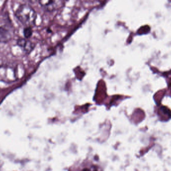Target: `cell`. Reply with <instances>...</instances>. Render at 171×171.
<instances>
[{"label": "cell", "instance_id": "7a4b0ae2", "mask_svg": "<svg viewBox=\"0 0 171 171\" xmlns=\"http://www.w3.org/2000/svg\"><path fill=\"white\" fill-rule=\"evenodd\" d=\"M18 78V70L16 67L8 65L0 66V82L10 83L16 81Z\"/></svg>", "mask_w": 171, "mask_h": 171}, {"label": "cell", "instance_id": "6da1fadb", "mask_svg": "<svg viewBox=\"0 0 171 171\" xmlns=\"http://www.w3.org/2000/svg\"><path fill=\"white\" fill-rule=\"evenodd\" d=\"M15 16L19 22L26 27H32L35 24L36 12L28 5H21L15 11Z\"/></svg>", "mask_w": 171, "mask_h": 171}, {"label": "cell", "instance_id": "52a82bcc", "mask_svg": "<svg viewBox=\"0 0 171 171\" xmlns=\"http://www.w3.org/2000/svg\"><path fill=\"white\" fill-rule=\"evenodd\" d=\"M27 41V40L25 39L24 38H19V39L17 40V45H18L19 47L23 48L24 47V46H25Z\"/></svg>", "mask_w": 171, "mask_h": 171}, {"label": "cell", "instance_id": "3957f363", "mask_svg": "<svg viewBox=\"0 0 171 171\" xmlns=\"http://www.w3.org/2000/svg\"><path fill=\"white\" fill-rule=\"evenodd\" d=\"M71 171H102V169L93 161L86 160L75 165Z\"/></svg>", "mask_w": 171, "mask_h": 171}, {"label": "cell", "instance_id": "8992f818", "mask_svg": "<svg viewBox=\"0 0 171 171\" xmlns=\"http://www.w3.org/2000/svg\"><path fill=\"white\" fill-rule=\"evenodd\" d=\"M33 31L32 27H27L24 29V35L26 39L30 38L32 35Z\"/></svg>", "mask_w": 171, "mask_h": 171}, {"label": "cell", "instance_id": "5b68a950", "mask_svg": "<svg viewBox=\"0 0 171 171\" xmlns=\"http://www.w3.org/2000/svg\"><path fill=\"white\" fill-rule=\"evenodd\" d=\"M13 37V33L9 29L4 26L0 27V43H6Z\"/></svg>", "mask_w": 171, "mask_h": 171}, {"label": "cell", "instance_id": "277c9868", "mask_svg": "<svg viewBox=\"0 0 171 171\" xmlns=\"http://www.w3.org/2000/svg\"><path fill=\"white\" fill-rule=\"evenodd\" d=\"M39 2L45 11L49 12L58 10L63 5V0H39Z\"/></svg>", "mask_w": 171, "mask_h": 171}]
</instances>
